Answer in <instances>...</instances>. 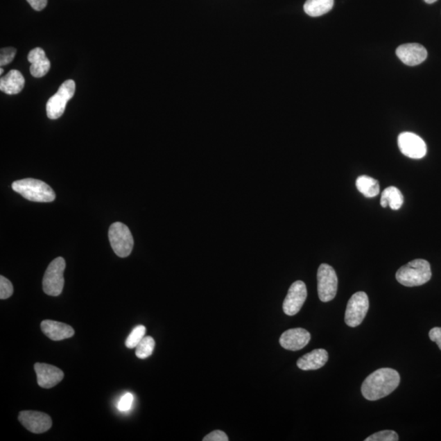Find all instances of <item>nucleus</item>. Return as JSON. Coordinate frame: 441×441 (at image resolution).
Masks as SVG:
<instances>
[{
	"instance_id": "f257e3e1",
	"label": "nucleus",
	"mask_w": 441,
	"mask_h": 441,
	"mask_svg": "<svg viewBox=\"0 0 441 441\" xmlns=\"http://www.w3.org/2000/svg\"><path fill=\"white\" fill-rule=\"evenodd\" d=\"M399 382L401 377L397 370L382 368L367 377L361 386V392L368 401H378L393 392Z\"/></svg>"
},
{
	"instance_id": "f03ea898",
	"label": "nucleus",
	"mask_w": 441,
	"mask_h": 441,
	"mask_svg": "<svg viewBox=\"0 0 441 441\" xmlns=\"http://www.w3.org/2000/svg\"><path fill=\"white\" fill-rule=\"evenodd\" d=\"M12 190L25 199L39 203H49L56 199V194L47 183L33 178L22 179L12 184Z\"/></svg>"
},
{
	"instance_id": "7ed1b4c3",
	"label": "nucleus",
	"mask_w": 441,
	"mask_h": 441,
	"mask_svg": "<svg viewBox=\"0 0 441 441\" xmlns=\"http://www.w3.org/2000/svg\"><path fill=\"white\" fill-rule=\"evenodd\" d=\"M431 265L424 259H415L397 270V282L406 287L421 286L431 279Z\"/></svg>"
},
{
	"instance_id": "20e7f679",
	"label": "nucleus",
	"mask_w": 441,
	"mask_h": 441,
	"mask_svg": "<svg viewBox=\"0 0 441 441\" xmlns=\"http://www.w3.org/2000/svg\"><path fill=\"white\" fill-rule=\"evenodd\" d=\"M65 268V259L61 257H57L49 265L43 279V289L47 295L57 297L62 293Z\"/></svg>"
},
{
	"instance_id": "39448f33",
	"label": "nucleus",
	"mask_w": 441,
	"mask_h": 441,
	"mask_svg": "<svg viewBox=\"0 0 441 441\" xmlns=\"http://www.w3.org/2000/svg\"><path fill=\"white\" fill-rule=\"evenodd\" d=\"M109 240L117 256L126 257L130 255L135 241L126 225L122 223H113L109 229Z\"/></svg>"
},
{
	"instance_id": "423d86ee",
	"label": "nucleus",
	"mask_w": 441,
	"mask_h": 441,
	"mask_svg": "<svg viewBox=\"0 0 441 441\" xmlns=\"http://www.w3.org/2000/svg\"><path fill=\"white\" fill-rule=\"evenodd\" d=\"M76 93V83L69 80L60 86L58 91L48 101L46 110L49 119H57L65 112L67 104Z\"/></svg>"
},
{
	"instance_id": "0eeeda50",
	"label": "nucleus",
	"mask_w": 441,
	"mask_h": 441,
	"mask_svg": "<svg viewBox=\"0 0 441 441\" xmlns=\"http://www.w3.org/2000/svg\"><path fill=\"white\" fill-rule=\"evenodd\" d=\"M318 282V295L321 302H328L336 297L338 291V277L332 266L321 264L317 273Z\"/></svg>"
},
{
	"instance_id": "6e6552de",
	"label": "nucleus",
	"mask_w": 441,
	"mask_h": 441,
	"mask_svg": "<svg viewBox=\"0 0 441 441\" xmlns=\"http://www.w3.org/2000/svg\"><path fill=\"white\" fill-rule=\"evenodd\" d=\"M369 307V297L365 292L353 294L347 303L345 323L349 327L355 328L359 326L365 318Z\"/></svg>"
},
{
	"instance_id": "1a4fd4ad",
	"label": "nucleus",
	"mask_w": 441,
	"mask_h": 441,
	"mask_svg": "<svg viewBox=\"0 0 441 441\" xmlns=\"http://www.w3.org/2000/svg\"><path fill=\"white\" fill-rule=\"evenodd\" d=\"M398 146L401 153L408 158L419 159L426 154V145L420 136L413 132H402L398 137Z\"/></svg>"
},
{
	"instance_id": "9d476101",
	"label": "nucleus",
	"mask_w": 441,
	"mask_h": 441,
	"mask_svg": "<svg viewBox=\"0 0 441 441\" xmlns=\"http://www.w3.org/2000/svg\"><path fill=\"white\" fill-rule=\"evenodd\" d=\"M307 297L306 286L301 280L294 282L283 303V311L287 315H295L300 311Z\"/></svg>"
},
{
	"instance_id": "9b49d317",
	"label": "nucleus",
	"mask_w": 441,
	"mask_h": 441,
	"mask_svg": "<svg viewBox=\"0 0 441 441\" xmlns=\"http://www.w3.org/2000/svg\"><path fill=\"white\" fill-rule=\"evenodd\" d=\"M23 426L32 433L41 434L51 429V417L42 412L26 410L21 411L18 416Z\"/></svg>"
},
{
	"instance_id": "f8f14e48",
	"label": "nucleus",
	"mask_w": 441,
	"mask_h": 441,
	"mask_svg": "<svg viewBox=\"0 0 441 441\" xmlns=\"http://www.w3.org/2000/svg\"><path fill=\"white\" fill-rule=\"evenodd\" d=\"M37 382L40 388L49 389L55 387L64 378L63 372L58 367L44 363H36L34 366Z\"/></svg>"
},
{
	"instance_id": "ddd939ff",
	"label": "nucleus",
	"mask_w": 441,
	"mask_h": 441,
	"mask_svg": "<svg viewBox=\"0 0 441 441\" xmlns=\"http://www.w3.org/2000/svg\"><path fill=\"white\" fill-rule=\"evenodd\" d=\"M311 340L309 331L302 328L291 329L283 333L279 338L280 345L288 351H300L304 348Z\"/></svg>"
},
{
	"instance_id": "4468645a",
	"label": "nucleus",
	"mask_w": 441,
	"mask_h": 441,
	"mask_svg": "<svg viewBox=\"0 0 441 441\" xmlns=\"http://www.w3.org/2000/svg\"><path fill=\"white\" fill-rule=\"evenodd\" d=\"M397 55L406 65L415 67L425 61L427 51L420 44H406L397 48Z\"/></svg>"
},
{
	"instance_id": "2eb2a0df",
	"label": "nucleus",
	"mask_w": 441,
	"mask_h": 441,
	"mask_svg": "<svg viewBox=\"0 0 441 441\" xmlns=\"http://www.w3.org/2000/svg\"><path fill=\"white\" fill-rule=\"evenodd\" d=\"M41 330L49 338L53 341H62L70 338L75 334V330L71 326L58 322L51 320H45L41 323Z\"/></svg>"
},
{
	"instance_id": "dca6fc26",
	"label": "nucleus",
	"mask_w": 441,
	"mask_h": 441,
	"mask_svg": "<svg viewBox=\"0 0 441 441\" xmlns=\"http://www.w3.org/2000/svg\"><path fill=\"white\" fill-rule=\"evenodd\" d=\"M328 360L327 351L325 349H315L298 359L297 365L302 370H316L325 366Z\"/></svg>"
},
{
	"instance_id": "f3484780",
	"label": "nucleus",
	"mask_w": 441,
	"mask_h": 441,
	"mask_svg": "<svg viewBox=\"0 0 441 441\" xmlns=\"http://www.w3.org/2000/svg\"><path fill=\"white\" fill-rule=\"evenodd\" d=\"M28 61L31 63L30 68L31 75L35 78L47 75L51 67L49 59L46 57L45 52L40 48L31 50L28 54Z\"/></svg>"
},
{
	"instance_id": "a211bd4d",
	"label": "nucleus",
	"mask_w": 441,
	"mask_h": 441,
	"mask_svg": "<svg viewBox=\"0 0 441 441\" xmlns=\"http://www.w3.org/2000/svg\"><path fill=\"white\" fill-rule=\"evenodd\" d=\"M25 86V79L19 71L12 70L0 80V90L8 95L20 94Z\"/></svg>"
},
{
	"instance_id": "6ab92c4d",
	"label": "nucleus",
	"mask_w": 441,
	"mask_h": 441,
	"mask_svg": "<svg viewBox=\"0 0 441 441\" xmlns=\"http://www.w3.org/2000/svg\"><path fill=\"white\" fill-rule=\"evenodd\" d=\"M381 205L386 208L389 206L393 210H398L401 208L404 204V196L401 191L395 187H389L383 191L381 196Z\"/></svg>"
},
{
	"instance_id": "aec40b11",
	"label": "nucleus",
	"mask_w": 441,
	"mask_h": 441,
	"mask_svg": "<svg viewBox=\"0 0 441 441\" xmlns=\"http://www.w3.org/2000/svg\"><path fill=\"white\" fill-rule=\"evenodd\" d=\"M334 0H306L304 11L310 17H320L333 8Z\"/></svg>"
},
{
	"instance_id": "412c9836",
	"label": "nucleus",
	"mask_w": 441,
	"mask_h": 441,
	"mask_svg": "<svg viewBox=\"0 0 441 441\" xmlns=\"http://www.w3.org/2000/svg\"><path fill=\"white\" fill-rule=\"evenodd\" d=\"M356 184L358 191L367 198H372V197H375L379 194V182L373 178L366 175L361 176L356 179Z\"/></svg>"
},
{
	"instance_id": "4be33fe9",
	"label": "nucleus",
	"mask_w": 441,
	"mask_h": 441,
	"mask_svg": "<svg viewBox=\"0 0 441 441\" xmlns=\"http://www.w3.org/2000/svg\"><path fill=\"white\" fill-rule=\"evenodd\" d=\"M155 346V342L153 337H144L136 347L137 357L141 360L146 359L153 355Z\"/></svg>"
},
{
	"instance_id": "5701e85b",
	"label": "nucleus",
	"mask_w": 441,
	"mask_h": 441,
	"mask_svg": "<svg viewBox=\"0 0 441 441\" xmlns=\"http://www.w3.org/2000/svg\"><path fill=\"white\" fill-rule=\"evenodd\" d=\"M146 332V329L144 325L137 326L128 335L126 342V347L130 349L136 348L142 338L145 337Z\"/></svg>"
},
{
	"instance_id": "b1692460",
	"label": "nucleus",
	"mask_w": 441,
	"mask_h": 441,
	"mask_svg": "<svg viewBox=\"0 0 441 441\" xmlns=\"http://www.w3.org/2000/svg\"><path fill=\"white\" fill-rule=\"evenodd\" d=\"M399 440L398 434L395 431L385 430L379 431L369 438L365 441H397Z\"/></svg>"
},
{
	"instance_id": "393cba45",
	"label": "nucleus",
	"mask_w": 441,
	"mask_h": 441,
	"mask_svg": "<svg viewBox=\"0 0 441 441\" xmlns=\"http://www.w3.org/2000/svg\"><path fill=\"white\" fill-rule=\"evenodd\" d=\"M12 293L13 286L10 280L1 275L0 277V300H8L12 295Z\"/></svg>"
},
{
	"instance_id": "a878e982",
	"label": "nucleus",
	"mask_w": 441,
	"mask_h": 441,
	"mask_svg": "<svg viewBox=\"0 0 441 441\" xmlns=\"http://www.w3.org/2000/svg\"><path fill=\"white\" fill-rule=\"evenodd\" d=\"M16 53L17 50L15 48L2 49L1 53H0V66H6L11 63L15 59Z\"/></svg>"
},
{
	"instance_id": "bb28decb",
	"label": "nucleus",
	"mask_w": 441,
	"mask_h": 441,
	"mask_svg": "<svg viewBox=\"0 0 441 441\" xmlns=\"http://www.w3.org/2000/svg\"><path fill=\"white\" fill-rule=\"evenodd\" d=\"M133 396L131 393H126L122 397L118 404L119 410L122 412L128 411L132 407Z\"/></svg>"
},
{
	"instance_id": "cd10ccee",
	"label": "nucleus",
	"mask_w": 441,
	"mask_h": 441,
	"mask_svg": "<svg viewBox=\"0 0 441 441\" xmlns=\"http://www.w3.org/2000/svg\"><path fill=\"white\" fill-rule=\"evenodd\" d=\"M204 441H228V436L223 431H214L207 435L203 439Z\"/></svg>"
},
{
	"instance_id": "c85d7f7f",
	"label": "nucleus",
	"mask_w": 441,
	"mask_h": 441,
	"mask_svg": "<svg viewBox=\"0 0 441 441\" xmlns=\"http://www.w3.org/2000/svg\"><path fill=\"white\" fill-rule=\"evenodd\" d=\"M429 338L431 341L438 344L441 351V328L435 327L431 329L429 332Z\"/></svg>"
},
{
	"instance_id": "c756f323",
	"label": "nucleus",
	"mask_w": 441,
	"mask_h": 441,
	"mask_svg": "<svg viewBox=\"0 0 441 441\" xmlns=\"http://www.w3.org/2000/svg\"><path fill=\"white\" fill-rule=\"evenodd\" d=\"M27 2L36 11H42L48 4V0H27Z\"/></svg>"
},
{
	"instance_id": "7c9ffc66",
	"label": "nucleus",
	"mask_w": 441,
	"mask_h": 441,
	"mask_svg": "<svg viewBox=\"0 0 441 441\" xmlns=\"http://www.w3.org/2000/svg\"><path fill=\"white\" fill-rule=\"evenodd\" d=\"M424 1L426 3L431 4V3H434L436 1H438V0H424Z\"/></svg>"
},
{
	"instance_id": "2f4dec72",
	"label": "nucleus",
	"mask_w": 441,
	"mask_h": 441,
	"mask_svg": "<svg viewBox=\"0 0 441 441\" xmlns=\"http://www.w3.org/2000/svg\"><path fill=\"white\" fill-rule=\"evenodd\" d=\"M3 72V68L0 69V74H1V75H2Z\"/></svg>"
}]
</instances>
